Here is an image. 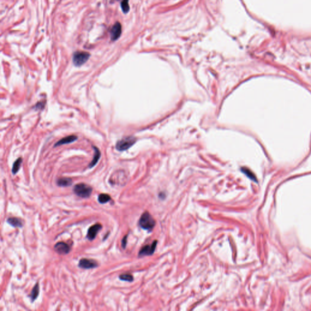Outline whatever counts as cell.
<instances>
[{
	"instance_id": "obj_1",
	"label": "cell",
	"mask_w": 311,
	"mask_h": 311,
	"mask_svg": "<svg viewBox=\"0 0 311 311\" xmlns=\"http://www.w3.org/2000/svg\"><path fill=\"white\" fill-rule=\"evenodd\" d=\"M92 192L91 186L85 183H79L74 186V192L79 197L82 198H89Z\"/></svg>"
},
{
	"instance_id": "obj_20",
	"label": "cell",
	"mask_w": 311,
	"mask_h": 311,
	"mask_svg": "<svg viewBox=\"0 0 311 311\" xmlns=\"http://www.w3.org/2000/svg\"><path fill=\"white\" fill-rule=\"evenodd\" d=\"M127 236L128 235H126L125 237H124L122 240V246L123 248H125L126 245H127Z\"/></svg>"
},
{
	"instance_id": "obj_4",
	"label": "cell",
	"mask_w": 311,
	"mask_h": 311,
	"mask_svg": "<svg viewBox=\"0 0 311 311\" xmlns=\"http://www.w3.org/2000/svg\"><path fill=\"white\" fill-rule=\"evenodd\" d=\"M136 141V139L133 136L124 137L117 142L116 149L120 151H125L133 145Z\"/></svg>"
},
{
	"instance_id": "obj_7",
	"label": "cell",
	"mask_w": 311,
	"mask_h": 311,
	"mask_svg": "<svg viewBox=\"0 0 311 311\" xmlns=\"http://www.w3.org/2000/svg\"><path fill=\"white\" fill-rule=\"evenodd\" d=\"M156 245H157V241H154L151 244V245H146L143 247L139 253V257L152 255L155 251V248H156Z\"/></svg>"
},
{
	"instance_id": "obj_18",
	"label": "cell",
	"mask_w": 311,
	"mask_h": 311,
	"mask_svg": "<svg viewBox=\"0 0 311 311\" xmlns=\"http://www.w3.org/2000/svg\"><path fill=\"white\" fill-rule=\"evenodd\" d=\"M119 278L122 281H125V282H131L133 281V279H134L133 276L131 275L128 274V273L120 275L119 276Z\"/></svg>"
},
{
	"instance_id": "obj_6",
	"label": "cell",
	"mask_w": 311,
	"mask_h": 311,
	"mask_svg": "<svg viewBox=\"0 0 311 311\" xmlns=\"http://www.w3.org/2000/svg\"><path fill=\"white\" fill-rule=\"evenodd\" d=\"M54 250L60 255L68 254L70 251V247L65 242H59L54 245Z\"/></svg>"
},
{
	"instance_id": "obj_9",
	"label": "cell",
	"mask_w": 311,
	"mask_h": 311,
	"mask_svg": "<svg viewBox=\"0 0 311 311\" xmlns=\"http://www.w3.org/2000/svg\"><path fill=\"white\" fill-rule=\"evenodd\" d=\"M102 226L100 224H94L92 226L90 227L89 229H88V231L87 233V236H86L87 238L90 241L94 239L96 236H97V233L102 229Z\"/></svg>"
},
{
	"instance_id": "obj_17",
	"label": "cell",
	"mask_w": 311,
	"mask_h": 311,
	"mask_svg": "<svg viewBox=\"0 0 311 311\" xmlns=\"http://www.w3.org/2000/svg\"><path fill=\"white\" fill-rule=\"evenodd\" d=\"M111 200V197L107 194H100L98 197V201L100 204H105Z\"/></svg>"
},
{
	"instance_id": "obj_21",
	"label": "cell",
	"mask_w": 311,
	"mask_h": 311,
	"mask_svg": "<svg viewBox=\"0 0 311 311\" xmlns=\"http://www.w3.org/2000/svg\"><path fill=\"white\" fill-rule=\"evenodd\" d=\"M117 1H119V0H117Z\"/></svg>"
},
{
	"instance_id": "obj_19",
	"label": "cell",
	"mask_w": 311,
	"mask_h": 311,
	"mask_svg": "<svg viewBox=\"0 0 311 311\" xmlns=\"http://www.w3.org/2000/svg\"><path fill=\"white\" fill-rule=\"evenodd\" d=\"M242 171L244 174H245L248 177L257 182V179H256L255 176L254 174V173L251 170H249L247 168H242Z\"/></svg>"
},
{
	"instance_id": "obj_5",
	"label": "cell",
	"mask_w": 311,
	"mask_h": 311,
	"mask_svg": "<svg viewBox=\"0 0 311 311\" xmlns=\"http://www.w3.org/2000/svg\"><path fill=\"white\" fill-rule=\"evenodd\" d=\"M122 34V26L119 22H116L110 30L111 40L115 41L119 38Z\"/></svg>"
},
{
	"instance_id": "obj_12",
	"label": "cell",
	"mask_w": 311,
	"mask_h": 311,
	"mask_svg": "<svg viewBox=\"0 0 311 311\" xmlns=\"http://www.w3.org/2000/svg\"><path fill=\"white\" fill-rule=\"evenodd\" d=\"M72 183V180L71 178L68 177H61L59 178L57 180V185L60 186H71Z\"/></svg>"
},
{
	"instance_id": "obj_8",
	"label": "cell",
	"mask_w": 311,
	"mask_h": 311,
	"mask_svg": "<svg viewBox=\"0 0 311 311\" xmlns=\"http://www.w3.org/2000/svg\"><path fill=\"white\" fill-rule=\"evenodd\" d=\"M79 266L82 269H89L97 267L98 266V264L94 260H89L86 258H82L79 261Z\"/></svg>"
},
{
	"instance_id": "obj_11",
	"label": "cell",
	"mask_w": 311,
	"mask_h": 311,
	"mask_svg": "<svg viewBox=\"0 0 311 311\" xmlns=\"http://www.w3.org/2000/svg\"><path fill=\"white\" fill-rule=\"evenodd\" d=\"M7 222L14 227H22L23 226V221L17 217H9L8 219Z\"/></svg>"
},
{
	"instance_id": "obj_2",
	"label": "cell",
	"mask_w": 311,
	"mask_h": 311,
	"mask_svg": "<svg viewBox=\"0 0 311 311\" xmlns=\"http://www.w3.org/2000/svg\"><path fill=\"white\" fill-rule=\"evenodd\" d=\"M156 224L155 220L148 212H145L141 216L139 220L140 226L145 230H151Z\"/></svg>"
},
{
	"instance_id": "obj_14",
	"label": "cell",
	"mask_w": 311,
	"mask_h": 311,
	"mask_svg": "<svg viewBox=\"0 0 311 311\" xmlns=\"http://www.w3.org/2000/svg\"><path fill=\"white\" fill-rule=\"evenodd\" d=\"M38 294H39V285H38V283H37L35 285V286L34 287V288L32 289V292H31V293L30 294V298L31 301H32V302L34 301L37 298Z\"/></svg>"
},
{
	"instance_id": "obj_15",
	"label": "cell",
	"mask_w": 311,
	"mask_h": 311,
	"mask_svg": "<svg viewBox=\"0 0 311 311\" xmlns=\"http://www.w3.org/2000/svg\"><path fill=\"white\" fill-rule=\"evenodd\" d=\"M22 161H23L22 159L21 158H20L14 162V164L13 165V167H12V173L14 174H15L18 171V170H20V166L21 165Z\"/></svg>"
},
{
	"instance_id": "obj_10",
	"label": "cell",
	"mask_w": 311,
	"mask_h": 311,
	"mask_svg": "<svg viewBox=\"0 0 311 311\" xmlns=\"http://www.w3.org/2000/svg\"><path fill=\"white\" fill-rule=\"evenodd\" d=\"M77 140V136H76L75 135L63 137V139H61L58 142H57L55 144V146H60L61 145H65V144H67V143H70L75 142Z\"/></svg>"
},
{
	"instance_id": "obj_16",
	"label": "cell",
	"mask_w": 311,
	"mask_h": 311,
	"mask_svg": "<svg viewBox=\"0 0 311 311\" xmlns=\"http://www.w3.org/2000/svg\"><path fill=\"white\" fill-rule=\"evenodd\" d=\"M129 0H122L121 2V8L124 14H127L130 11Z\"/></svg>"
},
{
	"instance_id": "obj_3",
	"label": "cell",
	"mask_w": 311,
	"mask_h": 311,
	"mask_svg": "<svg viewBox=\"0 0 311 311\" xmlns=\"http://www.w3.org/2000/svg\"><path fill=\"white\" fill-rule=\"evenodd\" d=\"M90 57V54L87 52L77 51L73 54V63L76 66H80L86 63Z\"/></svg>"
},
{
	"instance_id": "obj_13",
	"label": "cell",
	"mask_w": 311,
	"mask_h": 311,
	"mask_svg": "<svg viewBox=\"0 0 311 311\" xmlns=\"http://www.w3.org/2000/svg\"><path fill=\"white\" fill-rule=\"evenodd\" d=\"M94 158H93L92 161L91 162V163L89 164V167L90 168H92L93 167H94L97 164V163L98 162V161L100 158V152L99 149L96 147H94Z\"/></svg>"
}]
</instances>
